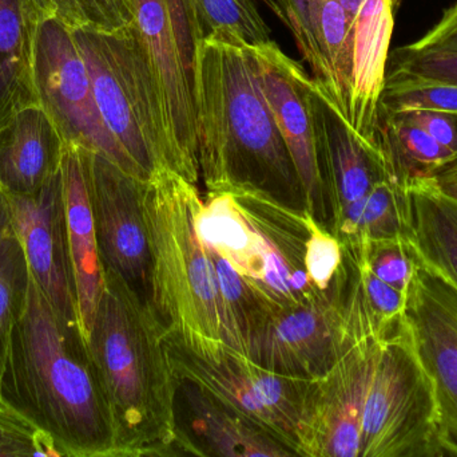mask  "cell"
I'll use <instances>...</instances> for the list:
<instances>
[{
    "instance_id": "obj_18",
    "label": "cell",
    "mask_w": 457,
    "mask_h": 457,
    "mask_svg": "<svg viewBox=\"0 0 457 457\" xmlns=\"http://www.w3.org/2000/svg\"><path fill=\"white\" fill-rule=\"evenodd\" d=\"M400 0H365L352 23V77L348 123L370 144L378 145V104L386 82L395 13Z\"/></svg>"
},
{
    "instance_id": "obj_5",
    "label": "cell",
    "mask_w": 457,
    "mask_h": 457,
    "mask_svg": "<svg viewBox=\"0 0 457 457\" xmlns=\"http://www.w3.org/2000/svg\"><path fill=\"white\" fill-rule=\"evenodd\" d=\"M90 74L99 112L144 180L174 171L160 98L136 26L114 32L71 31Z\"/></svg>"
},
{
    "instance_id": "obj_23",
    "label": "cell",
    "mask_w": 457,
    "mask_h": 457,
    "mask_svg": "<svg viewBox=\"0 0 457 457\" xmlns=\"http://www.w3.org/2000/svg\"><path fill=\"white\" fill-rule=\"evenodd\" d=\"M378 139L395 180L408 190L451 156L404 112L378 110Z\"/></svg>"
},
{
    "instance_id": "obj_9",
    "label": "cell",
    "mask_w": 457,
    "mask_h": 457,
    "mask_svg": "<svg viewBox=\"0 0 457 457\" xmlns=\"http://www.w3.org/2000/svg\"><path fill=\"white\" fill-rule=\"evenodd\" d=\"M35 82L40 106L64 144L101 153L123 171L144 180L104 123L74 35L53 18L43 19L37 32Z\"/></svg>"
},
{
    "instance_id": "obj_10",
    "label": "cell",
    "mask_w": 457,
    "mask_h": 457,
    "mask_svg": "<svg viewBox=\"0 0 457 457\" xmlns=\"http://www.w3.org/2000/svg\"><path fill=\"white\" fill-rule=\"evenodd\" d=\"M348 263L327 292L301 305L279 308L247 343V357L281 375L316 378L324 375L361 338L349 329Z\"/></svg>"
},
{
    "instance_id": "obj_13",
    "label": "cell",
    "mask_w": 457,
    "mask_h": 457,
    "mask_svg": "<svg viewBox=\"0 0 457 457\" xmlns=\"http://www.w3.org/2000/svg\"><path fill=\"white\" fill-rule=\"evenodd\" d=\"M404 321L434 388L443 455L457 456V287L419 257Z\"/></svg>"
},
{
    "instance_id": "obj_30",
    "label": "cell",
    "mask_w": 457,
    "mask_h": 457,
    "mask_svg": "<svg viewBox=\"0 0 457 457\" xmlns=\"http://www.w3.org/2000/svg\"><path fill=\"white\" fill-rule=\"evenodd\" d=\"M46 18L70 31L114 32L133 24V0H37Z\"/></svg>"
},
{
    "instance_id": "obj_36",
    "label": "cell",
    "mask_w": 457,
    "mask_h": 457,
    "mask_svg": "<svg viewBox=\"0 0 457 457\" xmlns=\"http://www.w3.org/2000/svg\"><path fill=\"white\" fill-rule=\"evenodd\" d=\"M413 123L426 129L451 155L457 153V113L403 110Z\"/></svg>"
},
{
    "instance_id": "obj_31",
    "label": "cell",
    "mask_w": 457,
    "mask_h": 457,
    "mask_svg": "<svg viewBox=\"0 0 457 457\" xmlns=\"http://www.w3.org/2000/svg\"><path fill=\"white\" fill-rule=\"evenodd\" d=\"M349 252L359 255L381 281L407 294L418 265V252L413 246L412 239L368 241L362 244L359 251Z\"/></svg>"
},
{
    "instance_id": "obj_37",
    "label": "cell",
    "mask_w": 457,
    "mask_h": 457,
    "mask_svg": "<svg viewBox=\"0 0 457 457\" xmlns=\"http://www.w3.org/2000/svg\"><path fill=\"white\" fill-rule=\"evenodd\" d=\"M413 188H421L457 203V153L445 158L411 190Z\"/></svg>"
},
{
    "instance_id": "obj_21",
    "label": "cell",
    "mask_w": 457,
    "mask_h": 457,
    "mask_svg": "<svg viewBox=\"0 0 457 457\" xmlns=\"http://www.w3.org/2000/svg\"><path fill=\"white\" fill-rule=\"evenodd\" d=\"M37 0H0V129L27 107L40 106L35 82Z\"/></svg>"
},
{
    "instance_id": "obj_33",
    "label": "cell",
    "mask_w": 457,
    "mask_h": 457,
    "mask_svg": "<svg viewBox=\"0 0 457 457\" xmlns=\"http://www.w3.org/2000/svg\"><path fill=\"white\" fill-rule=\"evenodd\" d=\"M344 263V249L335 233L312 220L306 241L305 270L319 292L330 289Z\"/></svg>"
},
{
    "instance_id": "obj_2",
    "label": "cell",
    "mask_w": 457,
    "mask_h": 457,
    "mask_svg": "<svg viewBox=\"0 0 457 457\" xmlns=\"http://www.w3.org/2000/svg\"><path fill=\"white\" fill-rule=\"evenodd\" d=\"M0 405L37 429L55 457H115L112 413L82 327L54 309L32 276Z\"/></svg>"
},
{
    "instance_id": "obj_27",
    "label": "cell",
    "mask_w": 457,
    "mask_h": 457,
    "mask_svg": "<svg viewBox=\"0 0 457 457\" xmlns=\"http://www.w3.org/2000/svg\"><path fill=\"white\" fill-rule=\"evenodd\" d=\"M31 273L0 195V377L13 329L26 309Z\"/></svg>"
},
{
    "instance_id": "obj_38",
    "label": "cell",
    "mask_w": 457,
    "mask_h": 457,
    "mask_svg": "<svg viewBox=\"0 0 457 457\" xmlns=\"http://www.w3.org/2000/svg\"><path fill=\"white\" fill-rule=\"evenodd\" d=\"M416 48H453L457 50V3L447 8L440 21L416 42Z\"/></svg>"
},
{
    "instance_id": "obj_12",
    "label": "cell",
    "mask_w": 457,
    "mask_h": 457,
    "mask_svg": "<svg viewBox=\"0 0 457 457\" xmlns=\"http://www.w3.org/2000/svg\"><path fill=\"white\" fill-rule=\"evenodd\" d=\"M102 266L115 271L152 306V259L144 212V180L101 153L82 148Z\"/></svg>"
},
{
    "instance_id": "obj_40",
    "label": "cell",
    "mask_w": 457,
    "mask_h": 457,
    "mask_svg": "<svg viewBox=\"0 0 457 457\" xmlns=\"http://www.w3.org/2000/svg\"><path fill=\"white\" fill-rule=\"evenodd\" d=\"M258 2H262L263 4L266 5V7L269 8V10L271 11V13H274V15H278V11H277L276 4H274L273 0H258Z\"/></svg>"
},
{
    "instance_id": "obj_16",
    "label": "cell",
    "mask_w": 457,
    "mask_h": 457,
    "mask_svg": "<svg viewBox=\"0 0 457 457\" xmlns=\"http://www.w3.org/2000/svg\"><path fill=\"white\" fill-rule=\"evenodd\" d=\"M3 199L35 284L63 318L79 324L62 169L37 192Z\"/></svg>"
},
{
    "instance_id": "obj_7",
    "label": "cell",
    "mask_w": 457,
    "mask_h": 457,
    "mask_svg": "<svg viewBox=\"0 0 457 457\" xmlns=\"http://www.w3.org/2000/svg\"><path fill=\"white\" fill-rule=\"evenodd\" d=\"M359 457H445L434 388L404 325L380 341Z\"/></svg>"
},
{
    "instance_id": "obj_39",
    "label": "cell",
    "mask_w": 457,
    "mask_h": 457,
    "mask_svg": "<svg viewBox=\"0 0 457 457\" xmlns=\"http://www.w3.org/2000/svg\"><path fill=\"white\" fill-rule=\"evenodd\" d=\"M364 2L365 0H338L341 7L344 8L346 15H348L349 21H351V24L353 23L356 16L359 15L360 10H361Z\"/></svg>"
},
{
    "instance_id": "obj_32",
    "label": "cell",
    "mask_w": 457,
    "mask_h": 457,
    "mask_svg": "<svg viewBox=\"0 0 457 457\" xmlns=\"http://www.w3.org/2000/svg\"><path fill=\"white\" fill-rule=\"evenodd\" d=\"M386 72H405L457 85V50L402 46L389 54Z\"/></svg>"
},
{
    "instance_id": "obj_25",
    "label": "cell",
    "mask_w": 457,
    "mask_h": 457,
    "mask_svg": "<svg viewBox=\"0 0 457 457\" xmlns=\"http://www.w3.org/2000/svg\"><path fill=\"white\" fill-rule=\"evenodd\" d=\"M314 34L325 66L330 98L348 120L352 77V24L338 0H313Z\"/></svg>"
},
{
    "instance_id": "obj_29",
    "label": "cell",
    "mask_w": 457,
    "mask_h": 457,
    "mask_svg": "<svg viewBox=\"0 0 457 457\" xmlns=\"http://www.w3.org/2000/svg\"><path fill=\"white\" fill-rule=\"evenodd\" d=\"M378 110L457 113V85L405 72H386Z\"/></svg>"
},
{
    "instance_id": "obj_17",
    "label": "cell",
    "mask_w": 457,
    "mask_h": 457,
    "mask_svg": "<svg viewBox=\"0 0 457 457\" xmlns=\"http://www.w3.org/2000/svg\"><path fill=\"white\" fill-rule=\"evenodd\" d=\"M176 426L182 456L287 457L295 453L192 381L177 377Z\"/></svg>"
},
{
    "instance_id": "obj_20",
    "label": "cell",
    "mask_w": 457,
    "mask_h": 457,
    "mask_svg": "<svg viewBox=\"0 0 457 457\" xmlns=\"http://www.w3.org/2000/svg\"><path fill=\"white\" fill-rule=\"evenodd\" d=\"M64 142L42 106L0 129V195H31L62 169Z\"/></svg>"
},
{
    "instance_id": "obj_3",
    "label": "cell",
    "mask_w": 457,
    "mask_h": 457,
    "mask_svg": "<svg viewBox=\"0 0 457 457\" xmlns=\"http://www.w3.org/2000/svg\"><path fill=\"white\" fill-rule=\"evenodd\" d=\"M87 345L112 413L115 457L182 456L165 329L152 306L107 267Z\"/></svg>"
},
{
    "instance_id": "obj_11",
    "label": "cell",
    "mask_w": 457,
    "mask_h": 457,
    "mask_svg": "<svg viewBox=\"0 0 457 457\" xmlns=\"http://www.w3.org/2000/svg\"><path fill=\"white\" fill-rule=\"evenodd\" d=\"M311 106L320 171L332 212V233L344 249L356 250L361 247L360 217L365 198L378 182L396 180L381 148L353 131L327 89L314 78Z\"/></svg>"
},
{
    "instance_id": "obj_15",
    "label": "cell",
    "mask_w": 457,
    "mask_h": 457,
    "mask_svg": "<svg viewBox=\"0 0 457 457\" xmlns=\"http://www.w3.org/2000/svg\"><path fill=\"white\" fill-rule=\"evenodd\" d=\"M266 101L295 161L309 215L332 233V212L320 171L311 106L312 77L273 39L250 45Z\"/></svg>"
},
{
    "instance_id": "obj_26",
    "label": "cell",
    "mask_w": 457,
    "mask_h": 457,
    "mask_svg": "<svg viewBox=\"0 0 457 457\" xmlns=\"http://www.w3.org/2000/svg\"><path fill=\"white\" fill-rule=\"evenodd\" d=\"M208 251L213 262L234 349L247 357V343L281 306L269 300L265 292L241 275L221 255L211 249Z\"/></svg>"
},
{
    "instance_id": "obj_1",
    "label": "cell",
    "mask_w": 457,
    "mask_h": 457,
    "mask_svg": "<svg viewBox=\"0 0 457 457\" xmlns=\"http://www.w3.org/2000/svg\"><path fill=\"white\" fill-rule=\"evenodd\" d=\"M192 69L198 164L209 192L262 196L308 212L249 43L219 30L193 43Z\"/></svg>"
},
{
    "instance_id": "obj_4",
    "label": "cell",
    "mask_w": 457,
    "mask_h": 457,
    "mask_svg": "<svg viewBox=\"0 0 457 457\" xmlns=\"http://www.w3.org/2000/svg\"><path fill=\"white\" fill-rule=\"evenodd\" d=\"M203 204L197 184L171 169H158L145 182L152 308L165 333L212 338L234 349L213 262L195 227Z\"/></svg>"
},
{
    "instance_id": "obj_24",
    "label": "cell",
    "mask_w": 457,
    "mask_h": 457,
    "mask_svg": "<svg viewBox=\"0 0 457 457\" xmlns=\"http://www.w3.org/2000/svg\"><path fill=\"white\" fill-rule=\"evenodd\" d=\"M410 192L418 257L457 287V203L421 188Z\"/></svg>"
},
{
    "instance_id": "obj_14",
    "label": "cell",
    "mask_w": 457,
    "mask_h": 457,
    "mask_svg": "<svg viewBox=\"0 0 457 457\" xmlns=\"http://www.w3.org/2000/svg\"><path fill=\"white\" fill-rule=\"evenodd\" d=\"M380 341L357 340L330 369L312 380L298 424V456H360L362 412Z\"/></svg>"
},
{
    "instance_id": "obj_34",
    "label": "cell",
    "mask_w": 457,
    "mask_h": 457,
    "mask_svg": "<svg viewBox=\"0 0 457 457\" xmlns=\"http://www.w3.org/2000/svg\"><path fill=\"white\" fill-rule=\"evenodd\" d=\"M278 15L277 18L292 32L301 55L313 72L314 80L325 82V66L314 34L312 5L313 0H273Z\"/></svg>"
},
{
    "instance_id": "obj_35",
    "label": "cell",
    "mask_w": 457,
    "mask_h": 457,
    "mask_svg": "<svg viewBox=\"0 0 457 457\" xmlns=\"http://www.w3.org/2000/svg\"><path fill=\"white\" fill-rule=\"evenodd\" d=\"M55 457L42 435L0 405V457Z\"/></svg>"
},
{
    "instance_id": "obj_19",
    "label": "cell",
    "mask_w": 457,
    "mask_h": 457,
    "mask_svg": "<svg viewBox=\"0 0 457 457\" xmlns=\"http://www.w3.org/2000/svg\"><path fill=\"white\" fill-rule=\"evenodd\" d=\"M62 176L78 314L83 334L87 340L104 290V266L88 198L82 148L64 144Z\"/></svg>"
},
{
    "instance_id": "obj_8",
    "label": "cell",
    "mask_w": 457,
    "mask_h": 457,
    "mask_svg": "<svg viewBox=\"0 0 457 457\" xmlns=\"http://www.w3.org/2000/svg\"><path fill=\"white\" fill-rule=\"evenodd\" d=\"M134 26L160 98L174 171L201 179L193 86V43L181 0H133Z\"/></svg>"
},
{
    "instance_id": "obj_6",
    "label": "cell",
    "mask_w": 457,
    "mask_h": 457,
    "mask_svg": "<svg viewBox=\"0 0 457 457\" xmlns=\"http://www.w3.org/2000/svg\"><path fill=\"white\" fill-rule=\"evenodd\" d=\"M165 346L176 377L192 381L298 456V424L313 378L266 369L212 338L165 333Z\"/></svg>"
},
{
    "instance_id": "obj_28",
    "label": "cell",
    "mask_w": 457,
    "mask_h": 457,
    "mask_svg": "<svg viewBox=\"0 0 457 457\" xmlns=\"http://www.w3.org/2000/svg\"><path fill=\"white\" fill-rule=\"evenodd\" d=\"M192 43L221 29L230 30L249 45L271 40V31L254 0H181Z\"/></svg>"
},
{
    "instance_id": "obj_22",
    "label": "cell",
    "mask_w": 457,
    "mask_h": 457,
    "mask_svg": "<svg viewBox=\"0 0 457 457\" xmlns=\"http://www.w3.org/2000/svg\"><path fill=\"white\" fill-rule=\"evenodd\" d=\"M206 200L195 217L201 241L260 286L266 258L262 236L233 193L209 192Z\"/></svg>"
}]
</instances>
